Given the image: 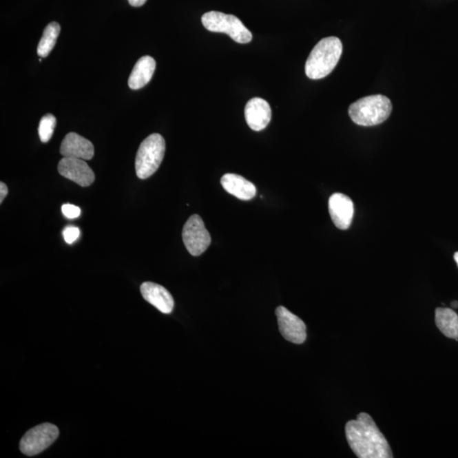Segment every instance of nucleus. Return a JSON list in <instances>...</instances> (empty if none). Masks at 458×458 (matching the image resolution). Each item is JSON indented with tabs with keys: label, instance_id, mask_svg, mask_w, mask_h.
Listing matches in <instances>:
<instances>
[{
	"label": "nucleus",
	"instance_id": "1",
	"mask_svg": "<svg viewBox=\"0 0 458 458\" xmlns=\"http://www.w3.org/2000/svg\"><path fill=\"white\" fill-rule=\"evenodd\" d=\"M351 449L359 458L393 457L391 446L369 414L359 413L357 419L346 425Z\"/></svg>",
	"mask_w": 458,
	"mask_h": 458
},
{
	"label": "nucleus",
	"instance_id": "2",
	"mask_svg": "<svg viewBox=\"0 0 458 458\" xmlns=\"http://www.w3.org/2000/svg\"><path fill=\"white\" fill-rule=\"evenodd\" d=\"M342 51V43L337 37H328L320 40L311 50L306 62L307 78L318 80L331 74L338 64Z\"/></svg>",
	"mask_w": 458,
	"mask_h": 458
},
{
	"label": "nucleus",
	"instance_id": "3",
	"mask_svg": "<svg viewBox=\"0 0 458 458\" xmlns=\"http://www.w3.org/2000/svg\"><path fill=\"white\" fill-rule=\"evenodd\" d=\"M391 112L390 98L382 94H375L359 98L350 105L348 113L357 125L373 127L386 122Z\"/></svg>",
	"mask_w": 458,
	"mask_h": 458
},
{
	"label": "nucleus",
	"instance_id": "4",
	"mask_svg": "<svg viewBox=\"0 0 458 458\" xmlns=\"http://www.w3.org/2000/svg\"><path fill=\"white\" fill-rule=\"evenodd\" d=\"M166 152V142L159 134H150L139 145L135 170L138 178L146 179L158 170Z\"/></svg>",
	"mask_w": 458,
	"mask_h": 458
},
{
	"label": "nucleus",
	"instance_id": "5",
	"mask_svg": "<svg viewBox=\"0 0 458 458\" xmlns=\"http://www.w3.org/2000/svg\"><path fill=\"white\" fill-rule=\"evenodd\" d=\"M201 21L208 31L228 34L236 43H248L252 40L251 31L233 14L210 12L203 14Z\"/></svg>",
	"mask_w": 458,
	"mask_h": 458
},
{
	"label": "nucleus",
	"instance_id": "6",
	"mask_svg": "<svg viewBox=\"0 0 458 458\" xmlns=\"http://www.w3.org/2000/svg\"><path fill=\"white\" fill-rule=\"evenodd\" d=\"M59 433L60 431L56 425L39 424L24 435L20 442L21 452L29 457L38 455L56 441Z\"/></svg>",
	"mask_w": 458,
	"mask_h": 458
},
{
	"label": "nucleus",
	"instance_id": "7",
	"mask_svg": "<svg viewBox=\"0 0 458 458\" xmlns=\"http://www.w3.org/2000/svg\"><path fill=\"white\" fill-rule=\"evenodd\" d=\"M183 240L187 250L194 256H198L210 247L211 238L199 215H193L183 229Z\"/></svg>",
	"mask_w": 458,
	"mask_h": 458
},
{
	"label": "nucleus",
	"instance_id": "8",
	"mask_svg": "<svg viewBox=\"0 0 458 458\" xmlns=\"http://www.w3.org/2000/svg\"><path fill=\"white\" fill-rule=\"evenodd\" d=\"M278 329L288 342L300 344L306 340V326L300 318L284 306L276 309Z\"/></svg>",
	"mask_w": 458,
	"mask_h": 458
},
{
	"label": "nucleus",
	"instance_id": "9",
	"mask_svg": "<svg viewBox=\"0 0 458 458\" xmlns=\"http://www.w3.org/2000/svg\"><path fill=\"white\" fill-rule=\"evenodd\" d=\"M58 171L62 177L82 187H89L95 180L94 172L83 159L63 157L58 164Z\"/></svg>",
	"mask_w": 458,
	"mask_h": 458
},
{
	"label": "nucleus",
	"instance_id": "10",
	"mask_svg": "<svg viewBox=\"0 0 458 458\" xmlns=\"http://www.w3.org/2000/svg\"><path fill=\"white\" fill-rule=\"evenodd\" d=\"M329 211L337 228L342 230L350 228L354 216V204L350 197L340 193L333 194L329 198Z\"/></svg>",
	"mask_w": 458,
	"mask_h": 458
},
{
	"label": "nucleus",
	"instance_id": "11",
	"mask_svg": "<svg viewBox=\"0 0 458 458\" xmlns=\"http://www.w3.org/2000/svg\"><path fill=\"white\" fill-rule=\"evenodd\" d=\"M244 116L248 126L259 132L265 129L272 118V110L269 102L262 98H253L244 108Z\"/></svg>",
	"mask_w": 458,
	"mask_h": 458
},
{
	"label": "nucleus",
	"instance_id": "12",
	"mask_svg": "<svg viewBox=\"0 0 458 458\" xmlns=\"http://www.w3.org/2000/svg\"><path fill=\"white\" fill-rule=\"evenodd\" d=\"M61 154L63 157L91 160L94 156L93 144L76 133H69L61 143Z\"/></svg>",
	"mask_w": 458,
	"mask_h": 458
},
{
	"label": "nucleus",
	"instance_id": "13",
	"mask_svg": "<svg viewBox=\"0 0 458 458\" xmlns=\"http://www.w3.org/2000/svg\"><path fill=\"white\" fill-rule=\"evenodd\" d=\"M143 298L160 313L169 314L174 309V300L170 292L160 284L145 282L140 287Z\"/></svg>",
	"mask_w": 458,
	"mask_h": 458
},
{
	"label": "nucleus",
	"instance_id": "14",
	"mask_svg": "<svg viewBox=\"0 0 458 458\" xmlns=\"http://www.w3.org/2000/svg\"><path fill=\"white\" fill-rule=\"evenodd\" d=\"M221 185L230 195L242 200H251L256 195V186L240 175L234 174L223 175Z\"/></svg>",
	"mask_w": 458,
	"mask_h": 458
},
{
	"label": "nucleus",
	"instance_id": "15",
	"mask_svg": "<svg viewBox=\"0 0 458 458\" xmlns=\"http://www.w3.org/2000/svg\"><path fill=\"white\" fill-rule=\"evenodd\" d=\"M156 67V61L152 57L146 56L139 59L128 79L130 89L138 90L147 85L152 79Z\"/></svg>",
	"mask_w": 458,
	"mask_h": 458
},
{
	"label": "nucleus",
	"instance_id": "16",
	"mask_svg": "<svg viewBox=\"0 0 458 458\" xmlns=\"http://www.w3.org/2000/svg\"><path fill=\"white\" fill-rule=\"evenodd\" d=\"M435 324L443 335L458 340V315L452 309H436Z\"/></svg>",
	"mask_w": 458,
	"mask_h": 458
},
{
	"label": "nucleus",
	"instance_id": "17",
	"mask_svg": "<svg viewBox=\"0 0 458 458\" xmlns=\"http://www.w3.org/2000/svg\"><path fill=\"white\" fill-rule=\"evenodd\" d=\"M61 32L60 24L53 21L50 23L43 31V34L38 46V54L41 58H45L50 54L56 45L59 34Z\"/></svg>",
	"mask_w": 458,
	"mask_h": 458
},
{
	"label": "nucleus",
	"instance_id": "18",
	"mask_svg": "<svg viewBox=\"0 0 458 458\" xmlns=\"http://www.w3.org/2000/svg\"><path fill=\"white\" fill-rule=\"evenodd\" d=\"M56 126V118L52 114H47L42 117L39 123V134L40 140L43 143L50 141L52 138L54 128Z\"/></svg>",
	"mask_w": 458,
	"mask_h": 458
},
{
	"label": "nucleus",
	"instance_id": "19",
	"mask_svg": "<svg viewBox=\"0 0 458 458\" xmlns=\"http://www.w3.org/2000/svg\"><path fill=\"white\" fill-rule=\"evenodd\" d=\"M80 230L76 227H67L63 231L64 240L67 244H72L79 239Z\"/></svg>",
	"mask_w": 458,
	"mask_h": 458
},
{
	"label": "nucleus",
	"instance_id": "20",
	"mask_svg": "<svg viewBox=\"0 0 458 458\" xmlns=\"http://www.w3.org/2000/svg\"><path fill=\"white\" fill-rule=\"evenodd\" d=\"M62 214L67 218H79L81 214L80 208L74 205L65 204L62 206Z\"/></svg>",
	"mask_w": 458,
	"mask_h": 458
},
{
	"label": "nucleus",
	"instance_id": "21",
	"mask_svg": "<svg viewBox=\"0 0 458 458\" xmlns=\"http://www.w3.org/2000/svg\"><path fill=\"white\" fill-rule=\"evenodd\" d=\"M8 187H7L6 183L3 182L0 183V204L3 203V200L8 195Z\"/></svg>",
	"mask_w": 458,
	"mask_h": 458
},
{
	"label": "nucleus",
	"instance_id": "22",
	"mask_svg": "<svg viewBox=\"0 0 458 458\" xmlns=\"http://www.w3.org/2000/svg\"><path fill=\"white\" fill-rule=\"evenodd\" d=\"M147 0H128L130 5L134 7H140L144 6Z\"/></svg>",
	"mask_w": 458,
	"mask_h": 458
},
{
	"label": "nucleus",
	"instance_id": "23",
	"mask_svg": "<svg viewBox=\"0 0 458 458\" xmlns=\"http://www.w3.org/2000/svg\"><path fill=\"white\" fill-rule=\"evenodd\" d=\"M450 306H452V309H458V302H457V300H453L452 304H450Z\"/></svg>",
	"mask_w": 458,
	"mask_h": 458
},
{
	"label": "nucleus",
	"instance_id": "24",
	"mask_svg": "<svg viewBox=\"0 0 458 458\" xmlns=\"http://www.w3.org/2000/svg\"><path fill=\"white\" fill-rule=\"evenodd\" d=\"M454 259H455V261H456V262L457 264V266H458V252H456L455 255H454Z\"/></svg>",
	"mask_w": 458,
	"mask_h": 458
}]
</instances>
